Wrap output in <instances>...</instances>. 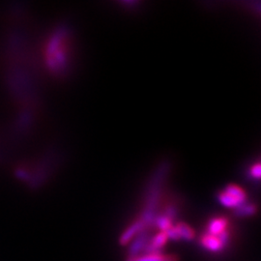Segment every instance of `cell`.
Segmentation results:
<instances>
[{
  "instance_id": "6da1fadb",
  "label": "cell",
  "mask_w": 261,
  "mask_h": 261,
  "mask_svg": "<svg viewBox=\"0 0 261 261\" xmlns=\"http://www.w3.org/2000/svg\"><path fill=\"white\" fill-rule=\"evenodd\" d=\"M234 229L224 216L211 217L197 238L200 250L213 258H222L233 247Z\"/></svg>"
},
{
  "instance_id": "7a4b0ae2",
  "label": "cell",
  "mask_w": 261,
  "mask_h": 261,
  "mask_svg": "<svg viewBox=\"0 0 261 261\" xmlns=\"http://www.w3.org/2000/svg\"><path fill=\"white\" fill-rule=\"evenodd\" d=\"M68 33L60 29L49 39L46 48V62L49 70L55 74L66 71L69 63Z\"/></svg>"
},
{
  "instance_id": "3957f363",
  "label": "cell",
  "mask_w": 261,
  "mask_h": 261,
  "mask_svg": "<svg viewBox=\"0 0 261 261\" xmlns=\"http://www.w3.org/2000/svg\"><path fill=\"white\" fill-rule=\"evenodd\" d=\"M217 197L218 201L222 205L233 210H237L248 202L246 192L241 187L237 185H228L225 187L218 194Z\"/></svg>"
},
{
  "instance_id": "277c9868",
  "label": "cell",
  "mask_w": 261,
  "mask_h": 261,
  "mask_svg": "<svg viewBox=\"0 0 261 261\" xmlns=\"http://www.w3.org/2000/svg\"><path fill=\"white\" fill-rule=\"evenodd\" d=\"M125 261H179L177 254L170 252L145 253L136 256L126 257Z\"/></svg>"
},
{
  "instance_id": "5b68a950",
  "label": "cell",
  "mask_w": 261,
  "mask_h": 261,
  "mask_svg": "<svg viewBox=\"0 0 261 261\" xmlns=\"http://www.w3.org/2000/svg\"><path fill=\"white\" fill-rule=\"evenodd\" d=\"M256 210H257V207L253 203L247 202L246 204H244L240 208H238L237 210H235V214L237 217H240V218H248V217H252L253 215L255 214Z\"/></svg>"
},
{
  "instance_id": "8992f818",
  "label": "cell",
  "mask_w": 261,
  "mask_h": 261,
  "mask_svg": "<svg viewBox=\"0 0 261 261\" xmlns=\"http://www.w3.org/2000/svg\"><path fill=\"white\" fill-rule=\"evenodd\" d=\"M250 172L252 179H259L261 174L260 164L256 163L255 165H253L250 169Z\"/></svg>"
}]
</instances>
